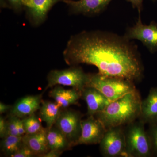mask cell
I'll use <instances>...</instances> for the list:
<instances>
[{
	"instance_id": "cell-1",
	"label": "cell",
	"mask_w": 157,
	"mask_h": 157,
	"mask_svg": "<svg viewBox=\"0 0 157 157\" xmlns=\"http://www.w3.org/2000/svg\"><path fill=\"white\" fill-rule=\"evenodd\" d=\"M66 63L93 65L104 76L134 82L143 76L138 47L124 36L101 30L84 31L71 36L63 52Z\"/></svg>"
},
{
	"instance_id": "cell-2",
	"label": "cell",
	"mask_w": 157,
	"mask_h": 157,
	"mask_svg": "<svg viewBox=\"0 0 157 157\" xmlns=\"http://www.w3.org/2000/svg\"><path fill=\"white\" fill-rule=\"evenodd\" d=\"M142 100L137 90L109 103L102 112L95 116L107 129L124 126L140 117Z\"/></svg>"
},
{
	"instance_id": "cell-3",
	"label": "cell",
	"mask_w": 157,
	"mask_h": 157,
	"mask_svg": "<svg viewBox=\"0 0 157 157\" xmlns=\"http://www.w3.org/2000/svg\"><path fill=\"white\" fill-rule=\"evenodd\" d=\"M133 82L125 78L104 76L98 73L89 74L86 87L98 90L112 102L135 90Z\"/></svg>"
},
{
	"instance_id": "cell-4",
	"label": "cell",
	"mask_w": 157,
	"mask_h": 157,
	"mask_svg": "<svg viewBox=\"0 0 157 157\" xmlns=\"http://www.w3.org/2000/svg\"><path fill=\"white\" fill-rule=\"evenodd\" d=\"M144 124L141 120L134 121L124 129L128 157H149L152 155L150 139L144 129Z\"/></svg>"
},
{
	"instance_id": "cell-5",
	"label": "cell",
	"mask_w": 157,
	"mask_h": 157,
	"mask_svg": "<svg viewBox=\"0 0 157 157\" xmlns=\"http://www.w3.org/2000/svg\"><path fill=\"white\" fill-rule=\"evenodd\" d=\"M89 74L85 73L78 66H72L64 70H51L47 75L45 90L57 85L71 86L82 91L86 87Z\"/></svg>"
},
{
	"instance_id": "cell-6",
	"label": "cell",
	"mask_w": 157,
	"mask_h": 157,
	"mask_svg": "<svg viewBox=\"0 0 157 157\" xmlns=\"http://www.w3.org/2000/svg\"><path fill=\"white\" fill-rule=\"evenodd\" d=\"M99 144L103 156L128 157L124 130L122 126L107 129Z\"/></svg>"
},
{
	"instance_id": "cell-7",
	"label": "cell",
	"mask_w": 157,
	"mask_h": 157,
	"mask_svg": "<svg viewBox=\"0 0 157 157\" xmlns=\"http://www.w3.org/2000/svg\"><path fill=\"white\" fill-rule=\"evenodd\" d=\"M139 15L136 24L127 29L124 36L129 40H139L151 53H155L157 51V23L152 21L148 25H144Z\"/></svg>"
},
{
	"instance_id": "cell-8",
	"label": "cell",
	"mask_w": 157,
	"mask_h": 157,
	"mask_svg": "<svg viewBox=\"0 0 157 157\" xmlns=\"http://www.w3.org/2000/svg\"><path fill=\"white\" fill-rule=\"evenodd\" d=\"M82 115L72 109L62 110L55 126L67 138L72 146L76 143L81 133Z\"/></svg>"
},
{
	"instance_id": "cell-9",
	"label": "cell",
	"mask_w": 157,
	"mask_h": 157,
	"mask_svg": "<svg viewBox=\"0 0 157 157\" xmlns=\"http://www.w3.org/2000/svg\"><path fill=\"white\" fill-rule=\"evenodd\" d=\"M64 0H23V9L30 23L35 27L41 25L47 19L49 11L59 2Z\"/></svg>"
},
{
	"instance_id": "cell-10",
	"label": "cell",
	"mask_w": 157,
	"mask_h": 157,
	"mask_svg": "<svg viewBox=\"0 0 157 157\" xmlns=\"http://www.w3.org/2000/svg\"><path fill=\"white\" fill-rule=\"evenodd\" d=\"M107 131L103 123L95 116L82 120L81 133L76 145L100 144Z\"/></svg>"
},
{
	"instance_id": "cell-11",
	"label": "cell",
	"mask_w": 157,
	"mask_h": 157,
	"mask_svg": "<svg viewBox=\"0 0 157 157\" xmlns=\"http://www.w3.org/2000/svg\"><path fill=\"white\" fill-rule=\"evenodd\" d=\"M112 0H64L72 14L94 16L104 11Z\"/></svg>"
},
{
	"instance_id": "cell-12",
	"label": "cell",
	"mask_w": 157,
	"mask_h": 157,
	"mask_svg": "<svg viewBox=\"0 0 157 157\" xmlns=\"http://www.w3.org/2000/svg\"><path fill=\"white\" fill-rule=\"evenodd\" d=\"M82 97L86 102L88 116H94L102 112L111 101L94 88L86 87L81 91Z\"/></svg>"
},
{
	"instance_id": "cell-13",
	"label": "cell",
	"mask_w": 157,
	"mask_h": 157,
	"mask_svg": "<svg viewBox=\"0 0 157 157\" xmlns=\"http://www.w3.org/2000/svg\"><path fill=\"white\" fill-rule=\"evenodd\" d=\"M42 101V95L24 97L12 107L11 115L21 119L34 114L40 109Z\"/></svg>"
},
{
	"instance_id": "cell-14",
	"label": "cell",
	"mask_w": 157,
	"mask_h": 157,
	"mask_svg": "<svg viewBox=\"0 0 157 157\" xmlns=\"http://www.w3.org/2000/svg\"><path fill=\"white\" fill-rule=\"evenodd\" d=\"M49 94L62 108H67L77 104L82 97L80 91L73 88L71 89H65L59 85L51 90Z\"/></svg>"
},
{
	"instance_id": "cell-15",
	"label": "cell",
	"mask_w": 157,
	"mask_h": 157,
	"mask_svg": "<svg viewBox=\"0 0 157 157\" xmlns=\"http://www.w3.org/2000/svg\"><path fill=\"white\" fill-rule=\"evenodd\" d=\"M140 117L144 123H157V87L151 88L142 101Z\"/></svg>"
},
{
	"instance_id": "cell-16",
	"label": "cell",
	"mask_w": 157,
	"mask_h": 157,
	"mask_svg": "<svg viewBox=\"0 0 157 157\" xmlns=\"http://www.w3.org/2000/svg\"><path fill=\"white\" fill-rule=\"evenodd\" d=\"M47 129L33 134H25L22 136L23 143L28 147L36 156L40 157L49 151L46 137Z\"/></svg>"
},
{
	"instance_id": "cell-17",
	"label": "cell",
	"mask_w": 157,
	"mask_h": 157,
	"mask_svg": "<svg viewBox=\"0 0 157 157\" xmlns=\"http://www.w3.org/2000/svg\"><path fill=\"white\" fill-rule=\"evenodd\" d=\"M46 137L49 150L63 153L73 147L64 135L55 125L47 129Z\"/></svg>"
},
{
	"instance_id": "cell-18",
	"label": "cell",
	"mask_w": 157,
	"mask_h": 157,
	"mask_svg": "<svg viewBox=\"0 0 157 157\" xmlns=\"http://www.w3.org/2000/svg\"><path fill=\"white\" fill-rule=\"evenodd\" d=\"M62 107L56 102L42 101L40 109L41 119L45 122L46 128L50 129L55 124L61 112Z\"/></svg>"
},
{
	"instance_id": "cell-19",
	"label": "cell",
	"mask_w": 157,
	"mask_h": 157,
	"mask_svg": "<svg viewBox=\"0 0 157 157\" xmlns=\"http://www.w3.org/2000/svg\"><path fill=\"white\" fill-rule=\"evenodd\" d=\"M23 144L22 136L8 135L1 141V149L6 155L11 157Z\"/></svg>"
},
{
	"instance_id": "cell-20",
	"label": "cell",
	"mask_w": 157,
	"mask_h": 157,
	"mask_svg": "<svg viewBox=\"0 0 157 157\" xmlns=\"http://www.w3.org/2000/svg\"><path fill=\"white\" fill-rule=\"evenodd\" d=\"M25 134H33L44 130L41 121L35 113L22 119Z\"/></svg>"
},
{
	"instance_id": "cell-21",
	"label": "cell",
	"mask_w": 157,
	"mask_h": 157,
	"mask_svg": "<svg viewBox=\"0 0 157 157\" xmlns=\"http://www.w3.org/2000/svg\"><path fill=\"white\" fill-rule=\"evenodd\" d=\"M23 0H1L2 8H9L16 13H20L23 9Z\"/></svg>"
},
{
	"instance_id": "cell-22",
	"label": "cell",
	"mask_w": 157,
	"mask_h": 157,
	"mask_svg": "<svg viewBox=\"0 0 157 157\" xmlns=\"http://www.w3.org/2000/svg\"><path fill=\"white\" fill-rule=\"evenodd\" d=\"M147 132L150 139L153 153H157V123L150 124Z\"/></svg>"
},
{
	"instance_id": "cell-23",
	"label": "cell",
	"mask_w": 157,
	"mask_h": 157,
	"mask_svg": "<svg viewBox=\"0 0 157 157\" xmlns=\"http://www.w3.org/2000/svg\"><path fill=\"white\" fill-rule=\"evenodd\" d=\"M17 117L14 116H10L8 121V129H7V135H13V136H20L17 131Z\"/></svg>"
},
{
	"instance_id": "cell-24",
	"label": "cell",
	"mask_w": 157,
	"mask_h": 157,
	"mask_svg": "<svg viewBox=\"0 0 157 157\" xmlns=\"http://www.w3.org/2000/svg\"><path fill=\"white\" fill-rule=\"evenodd\" d=\"M36 156L35 154L28 147L23 144L21 147L11 157H33Z\"/></svg>"
},
{
	"instance_id": "cell-25",
	"label": "cell",
	"mask_w": 157,
	"mask_h": 157,
	"mask_svg": "<svg viewBox=\"0 0 157 157\" xmlns=\"http://www.w3.org/2000/svg\"><path fill=\"white\" fill-rule=\"evenodd\" d=\"M8 121L2 116L0 117V137L4 138L7 136Z\"/></svg>"
},
{
	"instance_id": "cell-26",
	"label": "cell",
	"mask_w": 157,
	"mask_h": 157,
	"mask_svg": "<svg viewBox=\"0 0 157 157\" xmlns=\"http://www.w3.org/2000/svg\"><path fill=\"white\" fill-rule=\"evenodd\" d=\"M132 4L133 8L137 9L140 14L143 9V2L144 0H127Z\"/></svg>"
},
{
	"instance_id": "cell-27",
	"label": "cell",
	"mask_w": 157,
	"mask_h": 157,
	"mask_svg": "<svg viewBox=\"0 0 157 157\" xmlns=\"http://www.w3.org/2000/svg\"><path fill=\"white\" fill-rule=\"evenodd\" d=\"M17 131L20 136H23L26 134L25 129L24 126L22 119L20 118L17 117L16 119Z\"/></svg>"
},
{
	"instance_id": "cell-28",
	"label": "cell",
	"mask_w": 157,
	"mask_h": 157,
	"mask_svg": "<svg viewBox=\"0 0 157 157\" xmlns=\"http://www.w3.org/2000/svg\"><path fill=\"white\" fill-rule=\"evenodd\" d=\"M62 152L57 151L49 150L46 153L42 155L41 157H59L61 155Z\"/></svg>"
},
{
	"instance_id": "cell-29",
	"label": "cell",
	"mask_w": 157,
	"mask_h": 157,
	"mask_svg": "<svg viewBox=\"0 0 157 157\" xmlns=\"http://www.w3.org/2000/svg\"><path fill=\"white\" fill-rule=\"evenodd\" d=\"M12 107L10 105H7V104H4V103H0V113L1 114L5 113L9 109H11Z\"/></svg>"
},
{
	"instance_id": "cell-30",
	"label": "cell",
	"mask_w": 157,
	"mask_h": 157,
	"mask_svg": "<svg viewBox=\"0 0 157 157\" xmlns=\"http://www.w3.org/2000/svg\"><path fill=\"white\" fill-rule=\"evenodd\" d=\"M152 1H155V0H152Z\"/></svg>"
}]
</instances>
